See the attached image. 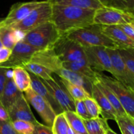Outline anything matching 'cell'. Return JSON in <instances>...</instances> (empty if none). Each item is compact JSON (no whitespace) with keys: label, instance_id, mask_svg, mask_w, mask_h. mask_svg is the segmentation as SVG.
<instances>
[{"label":"cell","instance_id":"5bb4252c","mask_svg":"<svg viewBox=\"0 0 134 134\" xmlns=\"http://www.w3.org/2000/svg\"><path fill=\"white\" fill-rule=\"evenodd\" d=\"M29 62L39 64L51 70L54 74H57L64 68L63 62L59 58L53 48L36 51Z\"/></svg>","mask_w":134,"mask_h":134},{"label":"cell","instance_id":"8992f818","mask_svg":"<svg viewBox=\"0 0 134 134\" xmlns=\"http://www.w3.org/2000/svg\"><path fill=\"white\" fill-rule=\"evenodd\" d=\"M52 13V5L47 0L43 5L33 10L24 19L9 27L26 34L43 24L51 21Z\"/></svg>","mask_w":134,"mask_h":134},{"label":"cell","instance_id":"7402d4cb","mask_svg":"<svg viewBox=\"0 0 134 134\" xmlns=\"http://www.w3.org/2000/svg\"><path fill=\"white\" fill-rule=\"evenodd\" d=\"M63 67L65 69L83 75L92 82L96 81L97 71L91 68L86 59H82L73 62L63 63Z\"/></svg>","mask_w":134,"mask_h":134},{"label":"cell","instance_id":"d6a6232c","mask_svg":"<svg viewBox=\"0 0 134 134\" xmlns=\"http://www.w3.org/2000/svg\"><path fill=\"white\" fill-rule=\"evenodd\" d=\"M83 101L90 119H96L99 117L102 111L95 99L92 97H90Z\"/></svg>","mask_w":134,"mask_h":134},{"label":"cell","instance_id":"f1b7e54d","mask_svg":"<svg viewBox=\"0 0 134 134\" xmlns=\"http://www.w3.org/2000/svg\"><path fill=\"white\" fill-rule=\"evenodd\" d=\"M64 113L70 128L78 134H88L84 124L83 120L80 118L74 111H65Z\"/></svg>","mask_w":134,"mask_h":134},{"label":"cell","instance_id":"ac0fdd59","mask_svg":"<svg viewBox=\"0 0 134 134\" xmlns=\"http://www.w3.org/2000/svg\"><path fill=\"white\" fill-rule=\"evenodd\" d=\"M56 75H58L60 78L66 80L68 82H71L73 85L83 88L92 96V85L94 84V82L89 79L88 77H85L83 75L65 69L64 68Z\"/></svg>","mask_w":134,"mask_h":134},{"label":"cell","instance_id":"ab89813d","mask_svg":"<svg viewBox=\"0 0 134 134\" xmlns=\"http://www.w3.org/2000/svg\"><path fill=\"white\" fill-rule=\"evenodd\" d=\"M12 50L6 47H3L0 48V64L6 62L9 60L10 54H11Z\"/></svg>","mask_w":134,"mask_h":134},{"label":"cell","instance_id":"d6986e66","mask_svg":"<svg viewBox=\"0 0 134 134\" xmlns=\"http://www.w3.org/2000/svg\"><path fill=\"white\" fill-rule=\"evenodd\" d=\"M30 73V77H31V88L34 90L35 92L39 94L41 97H43L44 99H45L48 103H50L53 109L56 112V115L62 113L63 112L62 109L59 105L58 103H57L54 98L52 97L50 92L48 91V89L46 88L44 84L41 81V80L39 77H36L35 75H33L32 73Z\"/></svg>","mask_w":134,"mask_h":134},{"label":"cell","instance_id":"f5cc1de1","mask_svg":"<svg viewBox=\"0 0 134 134\" xmlns=\"http://www.w3.org/2000/svg\"><path fill=\"white\" fill-rule=\"evenodd\" d=\"M133 91H134V89H133Z\"/></svg>","mask_w":134,"mask_h":134},{"label":"cell","instance_id":"b9f144b4","mask_svg":"<svg viewBox=\"0 0 134 134\" xmlns=\"http://www.w3.org/2000/svg\"><path fill=\"white\" fill-rule=\"evenodd\" d=\"M99 1L105 6L113 7L120 9L119 0H99Z\"/></svg>","mask_w":134,"mask_h":134},{"label":"cell","instance_id":"1f68e13d","mask_svg":"<svg viewBox=\"0 0 134 134\" xmlns=\"http://www.w3.org/2000/svg\"><path fill=\"white\" fill-rule=\"evenodd\" d=\"M14 130L18 134H33L35 124L24 120H14L10 122Z\"/></svg>","mask_w":134,"mask_h":134},{"label":"cell","instance_id":"c3c4849f","mask_svg":"<svg viewBox=\"0 0 134 134\" xmlns=\"http://www.w3.org/2000/svg\"><path fill=\"white\" fill-rule=\"evenodd\" d=\"M131 13H132V14H133V15L134 16V10H132V12H131Z\"/></svg>","mask_w":134,"mask_h":134},{"label":"cell","instance_id":"ffe728a7","mask_svg":"<svg viewBox=\"0 0 134 134\" xmlns=\"http://www.w3.org/2000/svg\"><path fill=\"white\" fill-rule=\"evenodd\" d=\"M22 94L23 93L17 88L13 78H7L5 86L0 98V104L8 111Z\"/></svg>","mask_w":134,"mask_h":134},{"label":"cell","instance_id":"ee69618b","mask_svg":"<svg viewBox=\"0 0 134 134\" xmlns=\"http://www.w3.org/2000/svg\"><path fill=\"white\" fill-rule=\"evenodd\" d=\"M105 134H117V133H116L115 132H114V131L112 129H111V128H110V127H109V128L108 129L106 130Z\"/></svg>","mask_w":134,"mask_h":134},{"label":"cell","instance_id":"603a6c76","mask_svg":"<svg viewBox=\"0 0 134 134\" xmlns=\"http://www.w3.org/2000/svg\"><path fill=\"white\" fill-rule=\"evenodd\" d=\"M51 5L75 7L82 9L96 10L105 5L99 0H48Z\"/></svg>","mask_w":134,"mask_h":134},{"label":"cell","instance_id":"277c9868","mask_svg":"<svg viewBox=\"0 0 134 134\" xmlns=\"http://www.w3.org/2000/svg\"><path fill=\"white\" fill-rule=\"evenodd\" d=\"M96 80L109 88L119 99L122 107L128 116L134 117V91L115 79L102 73L97 72Z\"/></svg>","mask_w":134,"mask_h":134},{"label":"cell","instance_id":"7dc6e473","mask_svg":"<svg viewBox=\"0 0 134 134\" xmlns=\"http://www.w3.org/2000/svg\"><path fill=\"white\" fill-rule=\"evenodd\" d=\"M131 24V25H132V26H133V28H134V21H133V22H132V23H131V24Z\"/></svg>","mask_w":134,"mask_h":134},{"label":"cell","instance_id":"6da1fadb","mask_svg":"<svg viewBox=\"0 0 134 134\" xmlns=\"http://www.w3.org/2000/svg\"><path fill=\"white\" fill-rule=\"evenodd\" d=\"M51 21L62 35L93 24L95 10L52 5Z\"/></svg>","mask_w":134,"mask_h":134},{"label":"cell","instance_id":"8fae6325","mask_svg":"<svg viewBox=\"0 0 134 134\" xmlns=\"http://www.w3.org/2000/svg\"><path fill=\"white\" fill-rule=\"evenodd\" d=\"M24 96L28 103L39 114L44 124L51 128L57 115L50 103L31 88L25 92Z\"/></svg>","mask_w":134,"mask_h":134},{"label":"cell","instance_id":"7bdbcfd3","mask_svg":"<svg viewBox=\"0 0 134 134\" xmlns=\"http://www.w3.org/2000/svg\"><path fill=\"white\" fill-rule=\"evenodd\" d=\"M0 120L10 121L7 111L1 104H0Z\"/></svg>","mask_w":134,"mask_h":134},{"label":"cell","instance_id":"9a60e30c","mask_svg":"<svg viewBox=\"0 0 134 134\" xmlns=\"http://www.w3.org/2000/svg\"><path fill=\"white\" fill-rule=\"evenodd\" d=\"M7 112L10 122L20 120L29 122L34 124H36L38 122L24 94H21Z\"/></svg>","mask_w":134,"mask_h":134},{"label":"cell","instance_id":"30bf717a","mask_svg":"<svg viewBox=\"0 0 134 134\" xmlns=\"http://www.w3.org/2000/svg\"><path fill=\"white\" fill-rule=\"evenodd\" d=\"M41 80L60 106L63 112H75V101L60 81H57L54 78L50 80Z\"/></svg>","mask_w":134,"mask_h":134},{"label":"cell","instance_id":"2e32d148","mask_svg":"<svg viewBox=\"0 0 134 134\" xmlns=\"http://www.w3.org/2000/svg\"><path fill=\"white\" fill-rule=\"evenodd\" d=\"M102 31L116 44L118 49L134 48V41L128 37L118 26H102Z\"/></svg>","mask_w":134,"mask_h":134},{"label":"cell","instance_id":"52a82bcc","mask_svg":"<svg viewBox=\"0 0 134 134\" xmlns=\"http://www.w3.org/2000/svg\"><path fill=\"white\" fill-rule=\"evenodd\" d=\"M53 48L63 63L73 62L86 59L84 47L65 35H62L59 38Z\"/></svg>","mask_w":134,"mask_h":134},{"label":"cell","instance_id":"44dd1931","mask_svg":"<svg viewBox=\"0 0 134 134\" xmlns=\"http://www.w3.org/2000/svg\"><path fill=\"white\" fill-rule=\"evenodd\" d=\"M26 34L11 27H0V40L4 47L13 49L16 43L22 41Z\"/></svg>","mask_w":134,"mask_h":134},{"label":"cell","instance_id":"4fadbf2b","mask_svg":"<svg viewBox=\"0 0 134 134\" xmlns=\"http://www.w3.org/2000/svg\"><path fill=\"white\" fill-rule=\"evenodd\" d=\"M45 1H32L29 2L18 3L10 8L7 16L4 18L2 26H9L20 22L31 12L46 2Z\"/></svg>","mask_w":134,"mask_h":134},{"label":"cell","instance_id":"f546056e","mask_svg":"<svg viewBox=\"0 0 134 134\" xmlns=\"http://www.w3.org/2000/svg\"><path fill=\"white\" fill-rule=\"evenodd\" d=\"M69 127L64 113H62L56 115L51 128L54 134H68Z\"/></svg>","mask_w":134,"mask_h":134},{"label":"cell","instance_id":"681fc988","mask_svg":"<svg viewBox=\"0 0 134 134\" xmlns=\"http://www.w3.org/2000/svg\"><path fill=\"white\" fill-rule=\"evenodd\" d=\"M75 134H78V133H75Z\"/></svg>","mask_w":134,"mask_h":134},{"label":"cell","instance_id":"d4e9b609","mask_svg":"<svg viewBox=\"0 0 134 134\" xmlns=\"http://www.w3.org/2000/svg\"><path fill=\"white\" fill-rule=\"evenodd\" d=\"M95 83L96 84V85L99 88V90L102 91V92L107 98L109 102H110L111 105L113 106L114 109L116 112L118 116H126V115H128L126 114V113L125 112V111L124 110L123 107H122L121 104H120V102H119V99L116 97V96L115 95V93L109 88L107 87L103 82H100V81H98V80H96Z\"/></svg>","mask_w":134,"mask_h":134},{"label":"cell","instance_id":"83f0119b","mask_svg":"<svg viewBox=\"0 0 134 134\" xmlns=\"http://www.w3.org/2000/svg\"><path fill=\"white\" fill-rule=\"evenodd\" d=\"M60 81L74 101H83L86 98L92 97L83 88L73 85L63 79L60 78Z\"/></svg>","mask_w":134,"mask_h":134},{"label":"cell","instance_id":"7c38bea8","mask_svg":"<svg viewBox=\"0 0 134 134\" xmlns=\"http://www.w3.org/2000/svg\"><path fill=\"white\" fill-rule=\"evenodd\" d=\"M39 49L23 41L16 43L12 49L11 54L6 62L0 64V68L13 69L17 67H22L28 62L31 56Z\"/></svg>","mask_w":134,"mask_h":134},{"label":"cell","instance_id":"d590c367","mask_svg":"<svg viewBox=\"0 0 134 134\" xmlns=\"http://www.w3.org/2000/svg\"><path fill=\"white\" fill-rule=\"evenodd\" d=\"M0 134H18L14 130L10 121L0 120Z\"/></svg>","mask_w":134,"mask_h":134},{"label":"cell","instance_id":"bcb514c9","mask_svg":"<svg viewBox=\"0 0 134 134\" xmlns=\"http://www.w3.org/2000/svg\"><path fill=\"white\" fill-rule=\"evenodd\" d=\"M4 20V18H0V24L2 23Z\"/></svg>","mask_w":134,"mask_h":134},{"label":"cell","instance_id":"7a4b0ae2","mask_svg":"<svg viewBox=\"0 0 134 134\" xmlns=\"http://www.w3.org/2000/svg\"><path fill=\"white\" fill-rule=\"evenodd\" d=\"M83 47H103L118 49L116 44L102 31V26L92 24L64 35Z\"/></svg>","mask_w":134,"mask_h":134},{"label":"cell","instance_id":"e0dca14e","mask_svg":"<svg viewBox=\"0 0 134 134\" xmlns=\"http://www.w3.org/2000/svg\"><path fill=\"white\" fill-rule=\"evenodd\" d=\"M92 98H94L99 106L101 109V115L102 118L106 119L107 120H116L117 117V114L113 106L109 102L105 96L102 92L95 82L92 85Z\"/></svg>","mask_w":134,"mask_h":134},{"label":"cell","instance_id":"816d5d0a","mask_svg":"<svg viewBox=\"0 0 134 134\" xmlns=\"http://www.w3.org/2000/svg\"><path fill=\"white\" fill-rule=\"evenodd\" d=\"M103 134H105V133H103Z\"/></svg>","mask_w":134,"mask_h":134},{"label":"cell","instance_id":"3957f363","mask_svg":"<svg viewBox=\"0 0 134 134\" xmlns=\"http://www.w3.org/2000/svg\"><path fill=\"white\" fill-rule=\"evenodd\" d=\"M62 36L52 21H48L26 34L22 41L39 50L53 48Z\"/></svg>","mask_w":134,"mask_h":134},{"label":"cell","instance_id":"836d02e7","mask_svg":"<svg viewBox=\"0 0 134 134\" xmlns=\"http://www.w3.org/2000/svg\"><path fill=\"white\" fill-rule=\"evenodd\" d=\"M118 50L123 61L134 75V48Z\"/></svg>","mask_w":134,"mask_h":134},{"label":"cell","instance_id":"8d00e7d4","mask_svg":"<svg viewBox=\"0 0 134 134\" xmlns=\"http://www.w3.org/2000/svg\"><path fill=\"white\" fill-rule=\"evenodd\" d=\"M33 134H54L52 128L38 122L35 124V130Z\"/></svg>","mask_w":134,"mask_h":134},{"label":"cell","instance_id":"4dcf8cb0","mask_svg":"<svg viewBox=\"0 0 134 134\" xmlns=\"http://www.w3.org/2000/svg\"><path fill=\"white\" fill-rule=\"evenodd\" d=\"M122 134H134V119L133 117L126 115L117 116L116 120Z\"/></svg>","mask_w":134,"mask_h":134},{"label":"cell","instance_id":"74e56055","mask_svg":"<svg viewBox=\"0 0 134 134\" xmlns=\"http://www.w3.org/2000/svg\"><path fill=\"white\" fill-rule=\"evenodd\" d=\"M120 9L131 13L134 10V0H119Z\"/></svg>","mask_w":134,"mask_h":134},{"label":"cell","instance_id":"cb8c5ba5","mask_svg":"<svg viewBox=\"0 0 134 134\" xmlns=\"http://www.w3.org/2000/svg\"><path fill=\"white\" fill-rule=\"evenodd\" d=\"M13 80L21 92H25L31 88V81L30 73L22 67L13 69Z\"/></svg>","mask_w":134,"mask_h":134},{"label":"cell","instance_id":"f907efd6","mask_svg":"<svg viewBox=\"0 0 134 134\" xmlns=\"http://www.w3.org/2000/svg\"><path fill=\"white\" fill-rule=\"evenodd\" d=\"M133 119H134V117H133Z\"/></svg>","mask_w":134,"mask_h":134},{"label":"cell","instance_id":"e575fe53","mask_svg":"<svg viewBox=\"0 0 134 134\" xmlns=\"http://www.w3.org/2000/svg\"><path fill=\"white\" fill-rule=\"evenodd\" d=\"M75 112L82 120L90 119L84 101H75Z\"/></svg>","mask_w":134,"mask_h":134},{"label":"cell","instance_id":"f6af8a7d","mask_svg":"<svg viewBox=\"0 0 134 134\" xmlns=\"http://www.w3.org/2000/svg\"><path fill=\"white\" fill-rule=\"evenodd\" d=\"M68 134H75V133L74 131H73V130H72L71 128H70V126L69 127V129H68Z\"/></svg>","mask_w":134,"mask_h":134},{"label":"cell","instance_id":"ba28073f","mask_svg":"<svg viewBox=\"0 0 134 134\" xmlns=\"http://www.w3.org/2000/svg\"><path fill=\"white\" fill-rule=\"evenodd\" d=\"M107 53L111 59V66L114 78L125 86L134 89V75L123 61L118 49L107 48Z\"/></svg>","mask_w":134,"mask_h":134},{"label":"cell","instance_id":"60d3db41","mask_svg":"<svg viewBox=\"0 0 134 134\" xmlns=\"http://www.w3.org/2000/svg\"><path fill=\"white\" fill-rule=\"evenodd\" d=\"M8 69L0 68V98L7 81V71Z\"/></svg>","mask_w":134,"mask_h":134},{"label":"cell","instance_id":"484cf974","mask_svg":"<svg viewBox=\"0 0 134 134\" xmlns=\"http://www.w3.org/2000/svg\"><path fill=\"white\" fill-rule=\"evenodd\" d=\"M83 122L88 134H103L109 128L107 120L102 117L83 120Z\"/></svg>","mask_w":134,"mask_h":134},{"label":"cell","instance_id":"f35d334b","mask_svg":"<svg viewBox=\"0 0 134 134\" xmlns=\"http://www.w3.org/2000/svg\"><path fill=\"white\" fill-rule=\"evenodd\" d=\"M118 26L125 33L128 37L134 41V28L130 24L120 25Z\"/></svg>","mask_w":134,"mask_h":134},{"label":"cell","instance_id":"5b68a950","mask_svg":"<svg viewBox=\"0 0 134 134\" xmlns=\"http://www.w3.org/2000/svg\"><path fill=\"white\" fill-rule=\"evenodd\" d=\"M134 16L131 13L113 7L104 6L95 10L93 24L103 26L131 24Z\"/></svg>","mask_w":134,"mask_h":134},{"label":"cell","instance_id":"4316f807","mask_svg":"<svg viewBox=\"0 0 134 134\" xmlns=\"http://www.w3.org/2000/svg\"><path fill=\"white\" fill-rule=\"evenodd\" d=\"M22 68L42 80H50L54 78L53 74L54 73L53 72L39 64L28 62L24 64Z\"/></svg>","mask_w":134,"mask_h":134},{"label":"cell","instance_id":"9c48e42d","mask_svg":"<svg viewBox=\"0 0 134 134\" xmlns=\"http://www.w3.org/2000/svg\"><path fill=\"white\" fill-rule=\"evenodd\" d=\"M86 60L91 68L96 71H107L113 74L111 59L107 48L103 47H84Z\"/></svg>","mask_w":134,"mask_h":134}]
</instances>
